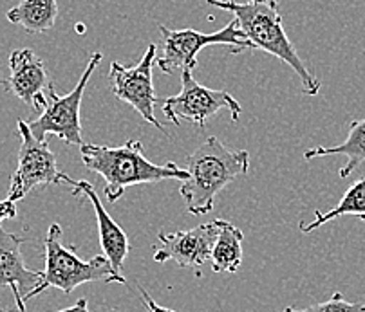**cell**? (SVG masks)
<instances>
[{
    "label": "cell",
    "instance_id": "cell-1",
    "mask_svg": "<svg viewBox=\"0 0 365 312\" xmlns=\"http://www.w3.org/2000/svg\"><path fill=\"white\" fill-rule=\"evenodd\" d=\"M210 6L226 9L235 16L242 33L250 40L253 49L272 54L280 62L288 63L299 76L302 93L306 96H317L320 93V80L311 73L300 60L295 46L288 38L282 26L279 2L277 0H206Z\"/></svg>",
    "mask_w": 365,
    "mask_h": 312
},
{
    "label": "cell",
    "instance_id": "cell-2",
    "mask_svg": "<svg viewBox=\"0 0 365 312\" xmlns=\"http://www.w3.org/2000/svg\"><path fill=\"white\" fill-rule=\"evenodd\" d=\"M82 162L87 170L106 179V199L109 202L120 201L125 189L136 184H148L167 179L185 181L187 170L179 168L175 162L154 165L145 157L141 141L130 139L121 147H101L83 143L80 147Z\"/></svg>",
    "mask_w": 365,
    "mask_h": 312
},
{
    "label": "cell",
    "instance_id": "cell-3",
    "mask_svg": "<svg viewBox=\"0 0 365 312\" xmlns=\"http://www.w3.org/2000/svg\"><path fill=\"white\" fill-rule=\"evenodd\" d=\"M250 152L232 150L217 137L205 139L187 157L188 177L181 181L179 193L192 215H208L217 193L233 179L248 174Z\"/></svg>",
    "mask_w": 365,
    "mask_h": 312
},
{
    "label": "cell",
    "instance_id": "cell-4",
    "mask_svg": "<svg viewBox=\"0 0 365 312\" xmlns=\"http://www.w3.org/2000/svg\"><path fill=\"white\" fill-rule=\"evenodd\" d=\"M62 228L60 224H51L46 236V269L42 273V281L35 291L24 298L29 301L38 296L49 287L60 289L69 294L82 284L89 281H103V284H125V276L113 267L107 256H94L91 260H82L76 254L74 246H63Z\"/></svg>",
    "mask_w": 365,
    "mask_h": 312
},
{
    "label": "cell",
    "instance_id": "cell-5",
    "mask_svg": "<svg viewBox=\"0 0 365 312\" xmlns=\"http://www.w3.org/2000/svg\"><path fill=\"white\" fill-rule=\"evenodd\" d=\"M160 33L161 54L155 63L163 74H174L175 71H194L197 67L199 51L208 46L232 47L230 51L233 54L253 49L235 19L215 33H199L192 27L175 31L165 26H160Z\"/></svg>",
    "mask_w": 365,
    "mask_h": 312
},
{
    "label": "cell",
    "instance_id": "cell-6",
    "mask_svg": "<svg viewBox=\"0 0 365 312\" xmlns=\"http://www.w3.org/2000/svg\"><path fill=\"white\" fill-rule=\"evenodd\" d=\"M101 63V54L93 53L87 63V69L83 71L82 78L76 83L73 90L66 96H58L55 90V85L51 83L46 90L47 103L46 108L40 112V116L31 121L29 130L33 132L36 139H47V135L53 134L67 145H78L82 147V121H80V107H82L83 93L89 83L91 76L98 66Z\"/></svg>",
    "mask_w": 365,
    "mask_h": 312
},
{
    "label": "cell",
    "instance_id": "cell-7",
    "mask_svg": "<svg viewBox=\"0 0 365 312\" xmlns=\"http://www.w3.org/2000/svg\"><path fill=\"white\" fill-rule=\"evenodd\" d=\"M16 130L20 135L19 166L9 182L8 199L19 202L38 186H53L62 182L69 184L71 177L58 170L56 155L49 148V141L36 139L24 120L16 121Z\"/></svg>",
    "mask_w": 365,
    "mask_h": 312
},
{
    "label": "cell",
    "instance_id": "cell-8",
    "mask_svg": "<svg viewBox=\"0 0 365 312\" xmlns=\"http://www.w3.org/2000/svg\"><path fill=\"white\" fill-rule=\"evenodd\" d=\"M221 108L230 112L233 121L241 118L242 107L232 94L205 87L192 76V71H181V90L163 100L161 105V110L170 123L181 125L182 121H190L201 128H205L206 121Z\"/></svg>",
    "mask_w": 365,
    "mask_h": 312
},
{
    "label": "cell",
    "instance_id": "cell-9",
    "mask_svg": "<svg viewBox=\"0 0 365 312\" xmlns=\"http://www.w3.org/2000/svg\"><path fill=\"white\" fill-rule=\"evenodd\" d=\"M155 60H158V46L150 43L143 58L134 67H125L118 62L110 63V90L118 100L134 107V110L145 121L154 125L158 130L167 132L154 116V107L160 101L155 96L154 81H152Z\"/></svg>",
    "mask_w": 365,
    "mask_h": 312
},
{
    "label": "cell",
    "instance_id": "cell-10",
    "mask_svg": "<svg viewBox=\"0 0 365 312\" xmlns=\"http://www.w3.org/2000/svg\"><path fill=\"white\" fill-rule=\"evenodd\" d=\"M217 222H206L188 232L158 233L161 247L154 253V262L163 264L172 260L179 267H192L195 276H201V267L212 256L215 239H217Z\"/></svg>",
    "mask_w": 365,
    "mask_h": 312
},
{
    "label": "cell",
    "instance_id": "cell-11",
    "mask_svg": "<svg viewBox=\"0 0 365 312\" xmlns=\"http://www.w3.org/2000/svg\"><path fill=\"white\" fill-rule=\"evenodd\" d=\"M53 83L42 60L31 49H15L9 54V78L2 85L20 101L42 112L46 108L47 87Z\"/></svg>",
    "mask_w": 365,
    "mask_h": 312
},
{
    "label": "cell",
    "instance_id": "cell-12",
    "mask_svg": "<svg viewBox=\"0 0 365 312\" xmlns=\"http://www.w3.org/2000/svg\"><path fill=\"white\" fill-rule=\"evenodd\" d=\"M22 244L24 240L19 235H13L0 226V286L11 289L19 312H26L24 298L42 281V273L28 269L24 264L20 249Z\"/></svg>",
    "mask_w": 365,
    "mask_h": 312
},
{
    "label": "cell",
    "instance_id": "cell-13",
    "mask_svg": "<svg viewBox=\"0 0 365 312\" xmlns=\"http://www.w3.org/2000/svg\"><path fill=\"white\" fill-rule=\"evenodd\" d=\"M69 184L73 186V195L74 197H83L93 204L94 212H96V220H98V232H100V244L101 249L106 253L107 260L113 264V267L121 273V266H123L125 259H127L128 249V239L127 233L110 219V215L107 213V209L101 204L100 197L96 195V189L91 182L87 181H74L69 179Z\"/></svg>",
    "mask_w": 365,
    "mask_h": 312
},
{
    "label": "cell",
    "instance_id": "cell-14",
    "mask_svg": "<svg viewBox=\"0 0 365 312\" xmlns=\"http://www.w3.org/2000/svg\"><path fill=\"white\" fill-rule=\"evenodd\" d=\"M217 239L212 249V271L214 273H237L242 264V235L237 226H233L228 220L217 219Z\"/></svg>",
    "mask_w": 365,
    "mask_h": 312
},
{
    "label": "cell",
    "instance_id": "cell-15",
    "mask_svg": "<svg viewBox=\"0 0 365 312\" xmlns=\"http://www.w3.org/2000/svg\"><path fill=\"white\" fill-rule=\"evenodd\" d=\"M327 155H346L347 162L340 168L338 175L342 179L349 177L361 162H365V120L353 121L349 125V135H347V139L342 145H336V147H317L304 152L306 161L327 157Z\"/></svg>",
    "mask_w": 365,
    "mask_h": 312
},
{
    "label": "cell",
    "instance_id": "cell-16",
    "mask_svg": "<svg viewBox=\"0 0 365 312\" xmlns=\"http://www.w3.org/2000/svg\"><path fill=\"white\" fill-rule=\"evenodd\" d=\"M58 16V0H22L8 11V20L31 35L49 31Z\"/></svg>",
    "mask_w": 365,
    "mask_h": 312
},
{
    "label": "cell",
    "instance_id": "cell-17",
    "mask_svg": "<svg viewBox=\"0 0 365 312\" xmlns=\"http://www.w3.org/2000/svg\"><path fill=\"white\" fill-rule=\"evenodd\" d=\"M346 215H353L365 220V177L358 179L354 184H351L347 188V192L344 193L342 199H340V202L333 209H329L326 213L317 209L315 219L311 220L309 224H300V229H302V233H313L320 226H324V224Z\"/></svg>",
    "mask_w": 365,
    "mask_h": 312
},
{
    "label": "cell",
    "instance_id": "cell-18",
    "mask_svg": "<svg viewBox=\"0 0 365 312\" xmlns=\"http://www.w3.org/2000/svg\"><path fill=\"white\" fill-rule=\"evenodd\" d=\"M279 312H365V303H351V301L344 300V296L340 293H334L324 303L309 305L306 308L288 307Z\"/></svg>",
    "mask_w": 365,
    "mask_h": 312
},
{
    "label": "cell",
    "instance_id": "cell-19",
    "mask_svg": "<svg viewBox=\"0 0 365 312\" xmlns=\"http://www.w3.org/2000/svg\"><path fill=\"white\" fill-rule=\"evenodd\" d=\"M138 289H140V294H141V300H143V305H145V308H147L148 312H175V311H172V308H165V307H161V305H158L155 303L154 300H152V296L150 294L147 293V289H143V287H138Z\"/></svg>",
    "mask_w": 365,
    "mask_h": 312
},
{
    "label": "cell",
    "instance_id": "cell-20",
    "mask_svg": "<svg viewBox=\"0 0 365 312\" xmlns=\"http://www.w3.org/2000/svg\"><path fill=\"white\" fill-rule=\"evenodd\" d=\"M16 217V202L11 199L0 201V224L8 219H15Z\"/></svg>",
    "mask_w": 365,
    "mask_h": 312
},
{
    "label": "cell",
    "instance_id": "cell-21",
    "mask_svg": "<svg viewBox=\"0 0 365 312\" xmlns=\"http://www.w3.org/2000/svg\"><path fill=\"white\" fill-rule=\"evenodd\" d=\"M56 312H89V308H87V298H80L73 307L62 308V311H56Z\"/></svg>",
    "mask_w": 365,
    "mask_h": 312
},
{
    "label": "cell",
    "instance_id": "cell-22",
    "mask_svg": "<svg viewBox=\"0 0 365 312\" xmlns=\"http://www.w3.org/2000/svg\"><path fill=\"white\" fill-rule=\"evenodd\" d=\"M0 83H2V80H0Z\"/></svg>",
    "mask_w": 365,
    "mask_h": 312
}]
</instances>
